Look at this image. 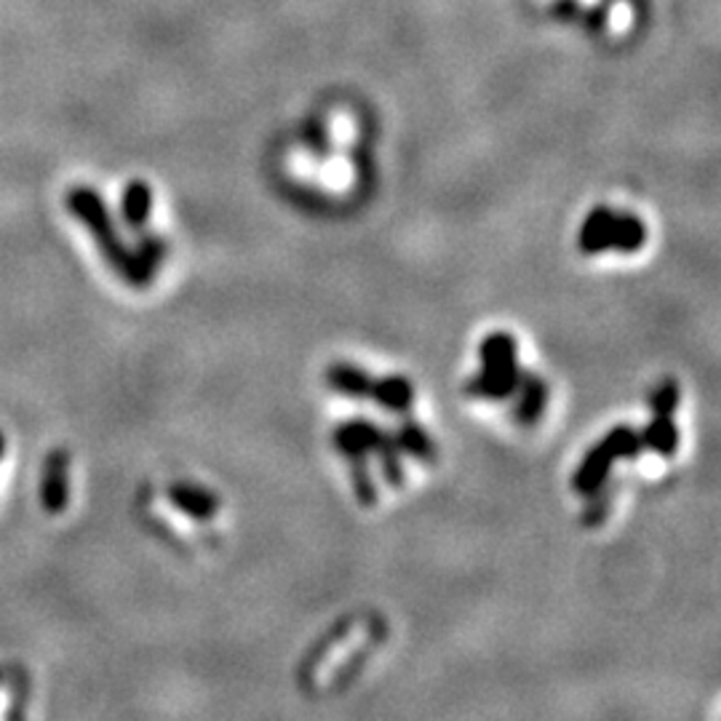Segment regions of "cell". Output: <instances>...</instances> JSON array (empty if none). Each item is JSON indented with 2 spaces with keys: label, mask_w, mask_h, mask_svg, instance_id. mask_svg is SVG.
<instances>
[{
  "label": "cell",
  "mask_w": 721,
  "mask_h": 721,
  "mask_svg": "<svg viewBox=\"0 0 721 721\" xmlns=\"http://www.w3.org/2000/svg\"><path fill=\"white\" fill-rule=\"evenodd\" d=\"M646 241V228L639 217L618 214L607 207H596L583 222L580 248L586 254H599L604 248H623L636 252Z\"/></svg>",
  "instance_id": "obj_3"
},
{
  "label": "cell",
  "mask_w": 721,
  "mask_h": 721,
  "mask_svg": "<svg viewBox=\"0 0 721 721\" xmlns=\"http://www.w3.org/2000/svg\"><path fill=\"white\" fill-rule=\"evenodd\" d=\"M3 450H5V439H3V433H0V457H3Z\"/></svg>",
  "instance_id": "obj_15"
},
{
  "label": "cell",
  "mask_w": 721,
  "mask_h": 721,
  "mask_svg": "<svg viewBox=\"0 0 721 721\" xmlns=\"http://www.w3.org/2000/svg\"><path fill=\"white\" fill-rule=\"evenodd\" d=\"M151 211H153L151 185H147L145 179H134V182H129L121 198L123 222H126L129 228L140 230L147 225V220H151Z\"/></svg>",
  "instance_id": "obj_10"
},
{
  "label": "cell",
  "mask_w": 721,
  "mask_h": 721,
  "mask_svg": "<svg viewBox=\"0 0 721 721\" xmlns=\"http://www.w3.org/2000/svg\"><path fill=\"white\" fill-rule=\"evenodd\" d=\"M166 497H169V502L179 513L190 515V519L196 521H211L220 513V500H217V495L198 487V484L174 481L169 484V489H166Z\"/></svg>",
  "instance_id": "obj_8"
},
{
  "label": "cell",
  "mask_w": 721,
  "mask_h": 721,
  "mask_svg": "<svg viewBox=\"0 0 721 721\" xmlns=\"http://www.w3.org/2000/svg\"><path fill=\"white\" fill-rule=\"evenodd\" d=\"M65 203L67 209H70V214L89 228L91 239H95L99 248H102L104 259H108L110 267H113L123 281L132 286L151 284V278L142 273L140 263H136V254L123 244L121 235H118L113 214H110L108 203H104V198L99 196L97 190L86 188V185H78V188L67 192Z\"/></svg>",
  "instance_id": "obj_1"
},
{
  "label": "cell",
  "mask_w": 721,
  "mask_h": 721,
  "mask_svg": "<svg viewBox=\"0 0 721 721\" xmlns=\"http://www.w3.org/2000/svg\"><path fill=\"white\" fill-rule=\"evenodd\" d=\"M369 399L375 403H380L382 409L388 412H407L412 407L414 390L403 377H382V380L371 382V393Z\"/></svg>",
  "instance_id": "obj_11"
},
{
  "label": "cell",
  "mask_w": 721,
  "mask_h": 721,
  "mask_svg": "<svg viewBox=\"0 0 721 721\" xmlns=\"http://www.w3.org/2000/svg\"><path fill=\"white\" fill-rule=\"evenodd\" d=\"M519 388H521L519 418L524 422H534L540 418V412H543L545 396H548V390H545L543 380H537L534 375H524V371H521Z\"/></svg>",
  "instance_id": "obj_12"
},
{
  "label": "cell",
  "mask_w": 721,
  "mask_h": 721,
  "mask_svg": "<svg viewBox=\"0 0 721 721\" xmlns=\"http://www.w3.org/2000/svg\"><path fill=\"white\" fill-rule=\"evenodd\" d=\"M396 441H399L401 452H407V455L431 457V452H433L431 439H428L425 431H422L420 425H414V422H407V425L396 433Z\"/></svg>",
  "instance_id": "obj_14"
},
{
  "label": "cell",
  "mask_w": 721,
  "mask_h": 721,
  "mask_svg": "<svg viewBox=\"0 0 721 721\" xmlns=\"http://www.w3.org/2000/svg\"><path fill=\"white\" fill-rule=\"evenodd\" d=\"M136 263H140L142 273H145L147 278L153 281L155 270H158L160 263H164L166 257V241L158 239V235H145V239L140 241V248H136Z\"/></svg>",
  "instance_id": "obj_13"
},
{
  "label": "cell",
  "mask_w": 721,
  "mask_h": 721,
  "mask_svg": "<svg viewBox=\"0 0 721 721\" xmlns=\"http://www.w3.org/2000/svg\"><path fill=\"white\" fill-rule=\"evenodd\" d=\"M481 364L470 382V393L481 396V399H506L519 388L521 371L515 364V342L508 332H495L484 340L481 345Z\"/></svg>",
  "instance_id": "obj_2"
},
{
  "label": "cell",
  "mask_w": 721,
  "mask_h": 721,
  "mask_svg": "<svg viewBox=\"0 0 721 721\" xmlns=\"http://www.w3.org/2000/svg\"><path fill=\"white\" fill-rule=\"evenodd\" d=\"M326 382L329 388L347 396V399H369L375 377L353 364H334L326 369Z\"/></svg>",
  "instance_id": "obj_9"
},
{
  "label": "cell",
  "mask_w": 721,
  "mask_h": 721,
  "mask_svg": "<svg viewBox=\"0 0 721 721\" xmlns=\"http://www.w3.org/2000/svg\"><path fill=\"white\" fill-rule=\"evenodd\" d=\"M382 436L385 431L382 428H377L375 422L366 418H356V420H345L342 425L334 428L332 441H334V450H337L340 455L351 459V465H358V463H366V455H371V452L380 446Z\"/></svg>",
  "instance_id": "obj_6"
},
{
  "label": "cell",
  "mask_w": 721,
  "mask_h": 721,
  "mask_svg": "<svg viewBox=\"0 0 721 721\" xmlns=\"http://www.w3.org/2000/svg\"><path fill=\"white\" fill-rule=\"evenodd\" d=\"M70 457L67 452H52L46 457V468H43L41 481V502L46 513H62L67 508V497H70Z\"/></svg>",
  "instance_id": "obj_7"
},
{
  "label": "cell",
  "mask_w": 721,
  "mask_h": 721,
  "mask_svg": "<svg viewBox=\"0 0 721 721\" xmlns=\"http://www.w3.org/2000/svg\"><path fill=\"white\" fill-rule=\"evenodd\" d=\"M644 450V439L633 433L631 428H614L609 436L601 439V444L594 452H588L583 465L575 474V489L580 495H590L601 487L609 468L618 457H636Z\"/></svg>",
  "instance_id": "obj_4"
},
{
  "label": "cell",
  "mask_w": 721,
  "mask_h": 721,
  "mask_svg": "<svg viewBox=\"0 0 721 721\" xmlns=\"http://www.w3.org/2000/svg\"><path fill=\"white\" fill-rule=\"evenodd\" d=\"M679 407V388L676 382H665L661 385V390L652 399V409H655V420H652L650 431L644 433V446L646 450H655L657 455H674L676 452V441H679V433H676L674 425V412Z\"/></svg>",
  "instance_id": "obj_5"
}]
</instances>
